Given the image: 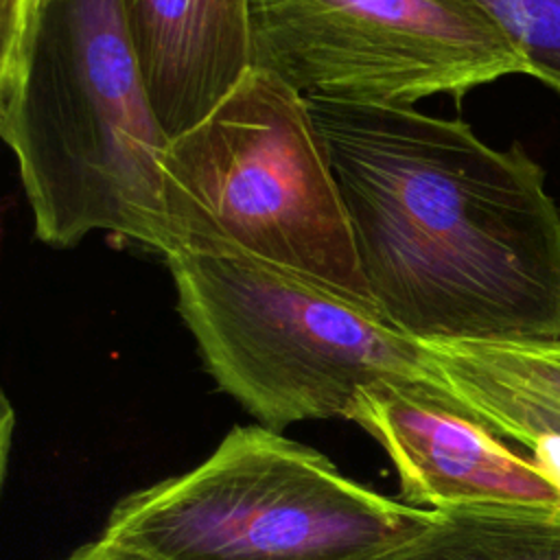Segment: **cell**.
I'll return each mask as SVG.
<instances>
[{
	"mask_svg": "<svg viewBox=\"0 0 560 560\" xmlns=\"http://www.w3.org/2000/svg\"><path fill=\"white\" fill-rule=\"evenodd\" d=\"M306 101L389 326L416 341L560 343V212L521 147L413 107Z\"/></svg>",
	"mask_w": 560,
	"mask_h": 560,
	"instance_id": "obj_1",
	"label": "cell"
},
{
	"mask_svg": "<svg viewBox=\"0 0 560 560\" xmlns=\"http://www.w3.org/2000/svg\"><path fill=\"white\" fill-rule=\"evenodd\" d=\"M0 136L37 241L66 249L92 232L168 256L160 158L125 0H2Z\"/></svg>",
	"mask_w": 560,
	"mask_h": 560,
	"instance_id": "obj_2",
	"label": "cell"
},
{
	"mask_svg": "<svg viewBox=\"0 0 560 560\" xmlns=\"http://www.w3.org/2000/svg\"><path fill=\"white\" fill-rule=\"evenodd\" d=\"M160 195L168 256H252L374 306L308 101L276 74L252 66L168 140Z\"/></svg>",
	"mask_w": 560,
	"mask_h": 560,
	"instance_id": "obj_3",
	"label": "cell"
},
{
	"mask_svg": "<svg viewBox=\"0 0 560 560\" xmlns=\"http://www.w3.org/2000/svg\"><path fill=\"white\" fill-rule=\"evenodd\" d=\"M166 265L206 370L267 429L348 418L363 389L427 374L420 341L313 276L252 256Z\"/></svg>",
	"mask_w": 560,
	"mask_h": 560,
	"instance_id": "obj_4",
	"label": "cell"
},
{
	"mask_svg": "<svg viewBox=\"0 0 560 560\" xmlns=\"http://www.w3.org/2000/svg\"><path fill=\"white\" fill-rule=\"evenodd\" d=\"M429 514L254 424L234 427L195 468L122 497L101 538L144 560H368Z\"/></svg>",
	"mask_w": 560,
	"mask_h": 560,
	"instance_id": "obj_5",
	"label": "cell"
},
{
	"mask_svg": "<svg viewBox=\"0 0 560 560\" xmlns=\"http://www.w3.org/2000/svg\"><path fill=\"white\" fill-rule=\"evenodd\" d=\"M252 63L306 98L392 107L527 74L477 0H252Z\"/></svg>",
	"mask_w": 560,
	"mask_h": 560,
	"instance_id": "obj_6",
	"label": "cell"
},
{
	"mask_svg": "<svg viewBox=\"0 0 560 560\" xmlns=\"http://www.w3.org/2000/svg\"><path fill=\"white\" fill-rule=\"evenodd\" d=\"M346 420L389 455L409 505L560 508V490L542 468L429 374L363 389Z\"/></svg>",
	"mask_w": 560,
	"mask_h": 560,
	"instance_id": "obj_7",
	"label": "cell"
},
{
	"mask_svg": "<svg viewBox=\"0 0 560 560\" xmlns=\"http://www.w3.org/2000/svg\"><path fill=\"white\" fill-rule=\"evenodd\" d=\"M155 118L168 140L203 120L252 63V0H125Z\"/></svg>",
	"mask_w": 560,
	"mask_h": 560,
	"instance_id": "obj_8",
	"label": "cell"
},
{
	"mask_svg": "<svg viewBox=\"0 0 560 560\" xmlns=\"http://www.w3.org/2000/svg\"><path fill=\"white\" fill-rule=\"evenodd\" d=\"M424 370L560 490V343L420 341Z\"/></svg>",
	"mask_w": 560,
	"mask_h": 560,
	"instance_id": "obj_9",
	"label": "cell"
},
{
	"mask_svg": "<svg viewBox=\"0 0 560 560\" xmlns=\"http://www.w3.org/2000/svg\"><path fill=\"white\" fill-rule=\"evenodd\" d=\"M368 560H560V508L431 510L420 529Z\"/></svg>",
	"mask_w": 560,
	"mask_h": 560,
	"instance_id": "obj_10",
	"label": "cell"
},
{
	"mask_svg": "<svg viewBox=\"0 0 560 560\" xmlns=\"http://www.w3.org/2000/svg\"><path fill=\"white\" fill-rule=\"evenodd\" d=\"M512 37L527 74L560 92V0H477Z\"/></svg>",
	"mask_w": 560,
	"mask_h": 560,
	"instance_id": "obj_11",
	"label": "cell"
},
{
	"mask_svg": "<svg viewBox=\"0 0 560 560\" xmlns=\"http://www.w3.org/2000/svg\"><path fill=\"white\" fill-rule=\"evenodd\" d=\"M63 560H144V558H140V556H136V553H131V551H127V549H122V547H118V545L98 536L96 540L79 547L77 551H72Z\"/></svg>",
	"mask_w": 560,
	"mask_h": 560,
	"instance_id": "obj_12",
	"label": "cell"
}]
</instances>
